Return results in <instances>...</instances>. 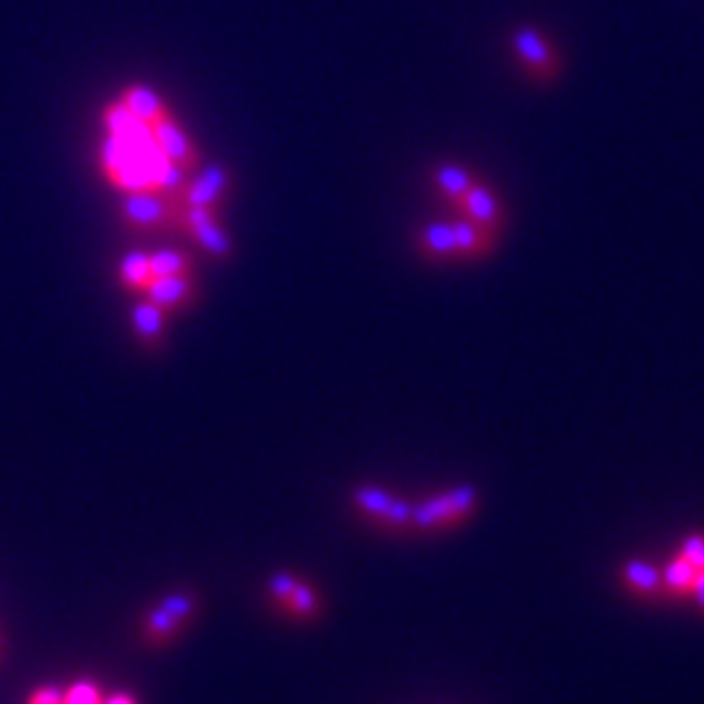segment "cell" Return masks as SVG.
<instances>
[{
    "instance_id": "7a4b0ae2",
    "label": "cell",
    "mask_w": 704,
    "mask_h": 704,
    "mask_svg": "<svg viewBox=\"0 0 704 704\" xmlns=\"http://www.w3.org/2000/svg\"><path fill=\"white\" fill-rule=\"evenodd\" d=\"M144 291H147L150 303H156L165 312H174V309L191 305L197 288L191 273H179V277H153V282Z\"/></svg>"
},
{
    "instance_id": "44dd1931",
    "label": "cell",
    "mask_w": 704,
    "mask_h": 704,
    "mask_svg": "<svg viewBox=\"0 0 704 704\" xmlns=\"http://www.w3.org/2000/svg\"><path fill=\"white\" fill-rule=\"evenodd\" d=\"M159 605L165 607L170 616H177L179 623L188 625L197 614V593L194 590H174V593H168V596L161 599Z\"/></svg>"
},
{
    "instance_id": "3957f363",
    "label": "cell",
    "mask_w": 704,
    "mask_h": 704,
    "mask_svg": "<svg viewBox=\"0 0 704 704\" xmlns=\"http://www.w3.org/2000/svg\"><path fill=\"white\" fill-rule=\"evenodd\" d=\"M230 182V170L223 165H212V168H205L200 177L188 182L186 191H182V200H186V205H217Z\"/></svg>"
},
{
    "instance_id": "d6986e66",
    "label": "cell",
    "mask_w": 704,
    "mask_h": 704,
    "mask_svg": "<svg viewBox=\"0 0 704 704\" xmlns=\"http://www.w3.org/2000/svg\"><path fill=\"white\" fill-rule=\"evenodd\" d=\"M376 523L382 528H388V532H393V535L409 532V528L414 526V505H411L409 500H396V496H393V502L384 509V514L376 519Z\"/></svg>"
},
{
    "instance_id": "5b68a950",
    "label": "cell",
    "mask_w": 704,
    "mask_h": 704,
    "mask_svg": "<svg viewBox=\"0 0 704 704\" xmlns=\"http://www.w3.org/2000/svg\"><path fill=\"white\" fill-rule=\"evenodd\" d=\"M124 214L135 226H156L168 217V200L159 191H135L124 200Z\"/></svg>"
},
{
    "instance_id": "52a82bcc",
    "label": "cell",
    "mask_w": 704,
    "mask_h": 704,
    "mask_svg": "<svg viewBox=\"0 0 704 704\" xmlns=\"http://www.w3.org/2000/svg\"><path fill=\"white\" fill-rule=\"evenodd\" d=\"M455 523H461V519L455 517L449 493H437L432 500L414 505V528H420V532H440V528H449Z\"/></svg>"
},
{
    "instance_id": "7c38bea8",
    "label": "cell",
    "mask_w": 704,
    "mask_h": 704,
    "mask_svg": "<svg viewBox=\"0 0 704 704\" xmlns=\"http://www.w3.org/2000/svg\"><path fill=\"white\" fill-rule=\"evenodd\" d=\"M420 250L426 253V256H432V259H449V256H458L452 223H428L426 230L420 232Z\"/></svg>"
},
{
    "instance_id": "277c9868",
    "label": "cell",
    "mask_w": 704,
    "mask_h": 704,
    "mask_svg": "<svg viewBox=\"0 0 704 704\" xmlns=\"http://www.w3.org/2000/svg\"><path fill=\"white\" fill-rule=\"evenodd\" d=\"M514 51H517L519 59H523L532 71L549 74L555 68L552 47H549V42H546L537 30L519 27L517 33H514Z\"/></svg>"
},
{
    "instance_id": "ffe728a7",
    "label": "cell",
    "mask_w": 704,
    "mask_h": 704,
    "mask_svg": "<svg viewBox=\"0 0 704 704\" xmlns=\"http://www.w3.org/2000/svg\"><path fill=\"white\" fill-rule=\"evenodd\" d=\"M153 277H179V273H191V259L179 250H159L150 256Z\"/></svg>"
},
{
    "instance_id": "ba28073f",
    "label": "cell",
    "mask_w": 704,
    "mask_h": 704,
    "mask_svg": "<svg viewBox=\"0 0 704 704\" xmlns=\"http://www.w3.org/2000/svg\"><path fill=\"white\" fill-rule=\"evenodd\" d=\"M165 323H168V312H165V309H159V305L150 303V300L135 303L133 326L142 344H147V347H159L161 338H165Z\"/></svg>"
},
{
    "instance_id": "6da1fadb",
    "label": "cell",
    "mask_w": 704,
    "mask_h": 704,
    "mask_svg": "<svg viewBox=\"0 0 704 704\" xmlns=\"http://www.w3.org/2000/svg\"><path fill=\"white\" fill-rule=\"evenodd\" d=\"M153 142H156V147L161 150V156L168 161H174V165H182L186 170H191L197 165L194 144H191V138L179 130V124L174 118H165L161 124L153 126Z\"/></svg>"
},
{
    "instance_id": "e0dca14e",
    "label": "cell",
    "mask_w": 704,
    "mask_h": 704,
    "mask_svg": "<svg viewBox=\"0 0 704 704\" xmlns=\"http://www.w3.org/2000/svg\"><path fill=\"white\" fill-rule=\"evenodd\" d=\"M191 235H194L197 242L203 244L205 250L212 253V256H217V259H226V256L232 253L230 235L223 232V226L217 221H209L203 223V226H197V230H191Z\"/></svg>"
},
{
    "instance_id": "d4e9b609",
    "label": "cell",
    "mask_w": 704,
    "mask_h": 704,
    "mask_svg": "<svg viewBox=\"0 0 704 704\" xmlns=\"http://www.w3.org/2000/svg\"><path fill=\"white\" fill-rule=\"evenodd\" d=\"M449 502H452L455 517L467 519L476 511V488H470V484L452 488V491H449Z\"/></svg>"
},
{
    "instance_id": "ac0fdd59",
    "label": "cell",
    "mask_w": 704,
    "mask_h": 704,
    "mask_svg": "<svg viewBox=\"0 0 704 704\" xmlns=\"http://www.w3.org/2000/svg\"><path fill=\"white\" fill-rule=\"evenodd\" d=\"M452 232H455V244H458V253H463V256H476V253L484 250V242H488V235L482 232V226L476 221H455L452 223Z\"/></svg>"
},
{
    "instance_id": "9a60e30c",
    "label": "cell",
    "mask_w": 704,
    "mask_h": 704,
    "mask_svg": "<svg viewBox=\"0 0 704 704\" xmlns=\"http://www.w3.org/2000/svg\"><path fill=\"white\" fill-rule=\"evenodd\" d=\"M286 614L294 616V619H314V616L321 614V596H317V590L309 584V581H300L297 584V590L291 593V599H288L286 605Z\"/></svg>"
},
{
    "instance_id": "484cf974",
    "label": "cell",
    "mask_w": 704,
    "mask_h": 704,
    "mask_svg": "<svg viewBox=\"0 0 704 704\" xmlns=\"http://www.w3.org/2000/svg\"><path fill=\"white\" fill-rule=\"evenodd\" d=\"M27 704H63V693L54 690V686H42V690L30 695Z\"/></svg>"
},
{
    "instance_id": "8fae6325",
    "label": "cell",
    "mask_w": 704,
    "mask_h": 704,
    "mask_svg": "<svg viewBox=\"0 0 704 704\" xmlns=\"http://www.w3.org/2000/svg\"><path fill=\"white\" fill-rule=\"evenodd\" d=\"M107 130L109 135H115V138H126V142H138V138H147L153 135V130L144 121L130 112L124 103H112L107 107Z\"/></svg>"
},
{
    "instance_id": "5bb4252c",
    "label": "cell",
    "mask_w": 704,
    "mask_h": 704,
    "mask_svg": "<svg viewBox=\"0 0 704 704\" xmlns=\"http://www.w3.org/2000/svg\"><path fill=\"white\" fill-rule=\"evenodd\" d=\"M118 277L126 288L133 291H144V288L153 282V270H150V256L147 253H130L124 261H121V270Z\"/></svg>"
},
{
    "instance_id": "4316f807",
    "label": "cell",
    "mask_w": 704,
    "mask_h": 704,
    "mask_svg": "<svg viewBox=\"0 0 704 704\" xmlns=\"http://www.w3.org/2000/svg\"><path fill=\"white\" fill-rule=\"evenodd\" d=\"M103 704H135V699H133V695L121 693V695H112V699H107Z\"/></svg>"
},
{
    "instance_id": "603a6c76",
    "label": "cell",
    "mask_w": 704,
    "mask_h": 704,
    "mask_svg": "<svg viewBox=\"0 0 704 704\" xmlns=\"http://www.w3.org/2000/svg\"><path fill=\"white\" fill-rule=\"evenodd\" d=\"M297 584H300V579L291 576V572H273L268 579V596L273 599V605H286L288 599H291V593L297 590Z\"/></svg>"
},
{
    "instance_id": "4fadbf2b",
    "label": "cell",
    "mask_w": 704,
    "mask_h": 704,
    "mask_svg": "<svg viewBox=\"0 0 704 704\" xmlns=\"http://www.w3.org/2000/svg\"><path fill=\"white\" fill-rule=\"evenodd\" d=\"M435 182H437V188H440V191L449 197V200H455V203H458V200H461V197L467 194L470 188H473L476 179H473V174H470L467 168H461V165L446 161V165H440V168H437Z\"/></svg>"
},
{
    "instance_id": "9c48e42d",
    "label": "cell",
    "mask_w": 704,
    "mask_h": 704,
    "mask_svg": "<svg viewBox=\"0 0 704 704\" xmlns=\"http://www.w3.org/2000/svg\"><path fill=\"white\" fill-rule=\"evenodd\" d=\"M458 205H461L463 214H467L470 221L479 223V226H493V223L500 221V203H496V197H493L491 188L479 186V182H473V188L458 200Z\"/></svg>"
},
{
    "instance_id": "7402d4cb",
    "label": "cell",
    "mask_w": 704,
    "mask_h": 704,
    "mask_svg": "<svg viewBox=\"0 0 704 704\" xmlns=\"http://www.w3.org/2000/svg\"><path fill=\"white\" fill-rule=\"evenodd\" d=\"M188 186V170L182 168V165H174V161H168L165 168H161L159 179H156V191H159L161 197H174L177 191H186Z\"/></svg>"
},
{
    "instance_id": "30bf717a",
    "label": "cell",
    "mask_w": 704,
    "mask_h": 704,
    "mask_svg": "<svg viewBox=\"0 0 704 704\" xmlns=\"http://www.w3.org/2000/svg\"><path fill=\"white\" fill-rule=\"evenodd\" d=\"M182 628H186V625L179 623L177 616H170L165 607L156 605L150 614H147V619H144L142 637L147 646H153V649H161V646H168V642L177 640Z\"/></svg>"
},
{
    "instance_id": "cb8c5ba5",
    "label": "cell",
    "mask_w": 704,
    "mask_h": 704,
    "mask_svg": "<svg viewBox=\"0 0 704 704\" xmlns=\"http://www.w3.org/2000/svg\"><path fill=\"white\" fill-rule=\"evenodd\" d=\"M63 704H103L98 684L91 681H77L63 693Z\"/></svg>"
},
{
    "instance_id": "8992f818",
    "label": "cell",
    "mask_w": 704,
    "mask_h": 704,
    "mask_svg": "<svg viewBox=\"0 0 704 704\" xmlns=\"http://www.w3.org/2000/svg\"><path fill=\"white\" fill-rule=\"evenodd\" d=\"M121 103H124V107L130 109L138 121H144V124L150 126V130L156 124H161L165 118H170L168 107H165L159 94H156L153 89H147V86H130V89L124 91Z\"/></svg>"
},
{
    "instance_id": "2e32d148",
    "label": "cell",
    "mask_w": 704,
    "mask_h": 704,
    "mask_svg": "<svg viewBox=\"0 0 704 704\" xmlns=\"http://www.w3.org/2000/svg\"><path fill=\"white\" fill-rule=\"evenodd\" d=\"M393 502V493L388 488H376V484H365L353 491V505H356L365 517L379 519L384 514V509Z\"/></svg>"
}]
</instances>
